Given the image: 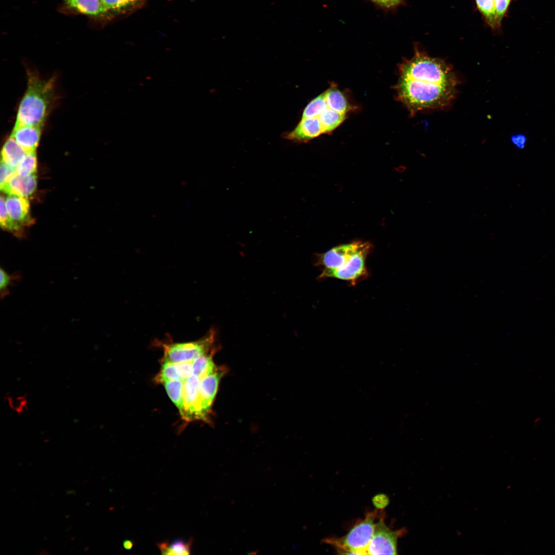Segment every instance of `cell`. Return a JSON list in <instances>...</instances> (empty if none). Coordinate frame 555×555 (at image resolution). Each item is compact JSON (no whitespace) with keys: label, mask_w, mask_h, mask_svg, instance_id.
<instances>
[{"label":"cell","mask_w":555,"mask_h":555,"mask_svg":"<svg viewBox=\"0 0 555 555\" xmlns=\"http://www.w3.org/2000/svg\"><path fill=\"white\" fill-rule=\"evenodd\" d=\"M456 85L439 84L401 77L397 86L399 99L411 113L447 106L454 99Z\"/></svg>","instance_id":"6da1fadb"},{"label":"cell","mask_w":555,"mask_h":555,"mask_svg":"<svg viewBox=\"0 0 555 555\" xmlns=\"http://www.w3.org/2000/svg\"><path fill=\"white\" fill-rule=\"evenodd\" d=\"M27 87L19 104L14 125L43 126L54 96L53 78L45 80L27 73Z\"/></svg>","instance_id":"7a4b0ae2"},{"label":"cell","mask_w":555,"mask_h":555,"mask_svg":"<svg viewBox=\"0 0 555 555\" xmlns=\"http://www.w3.org/2000/svg\"><path fill=\"white\" fill-rule=\"evenodd\" d=\"M401 77L439 84L457 85L451 67L442 60L417 51L400 66Z\"/></svg>","instance_id":"3957f363"},{"label":"cell","mask_w":555,"mask_h":555,"mask_svg":"<svg viewBox=\"0 0 555 555\" xmlns=\"http://www.w3.org/2000/svg\"><path fill=\"white\" fill-rule=\"evenodd\" d=\"M216 331L211 328L201 339L187 342H171L162 344L164 360L174 363L191 361L212 351L214 347Z\"/></svg>","instance_id":"277c9868"},{"label":"cell","mask_w":555,"mask_h":555,"mask_svg":"<svg viewBox=\"0 0 555 555\" xmlns=\"http://www.w3.org/2000/svg\"><path fill=\"white\" fill-rule=\"evenodd\" d=\"M375 514H368L346 535L334 543L348 554H366L367 547L375 530Z\"/></svg>","instance_id":"5b68a950"},{"label":"cell","mask_w":555,"mask_h":555,"mask_svg":"<svg viewBox=\"0 0 555 555\" xmlns=\"http://www.w3.org/2000/svg\"><path fill=\"white\" fill-rule=\"evenodd\" d=\"M371 248L370 244L365 242L345 265L335 270L322 273L320 277L333 278L355 283L358 280L367 275L365 262Z\"/></svg>","instance_id":"8992f818"},{"label":"cell","mask_w":555,"mask_h":555,"mask_svg":"<svg viewBox=\"0 0 555 555\" xmlns=\"http://www.w3.org/2000/svg\"><path fill=\"white\" fill-rule=\"evenodd\" d=\"M364 243L357 241L335 247L318 255L315 264L323 267L322 273L337 269L345 265Z\"/></svg>","instance_id":"52a82bcc"},{"label":"cell","mask_w":555,"mask_h":555,"mask_svg":"<svg viewBox=\"0 0 555 555\" xmlns=\"http://www.w3.org/2000/svg\"><path fill=\"white\" fill-rule=\"evenodd\" d=\"M400 531H393L380 521L375 525L373 537L366 554H396L397 542Z\"/></svg>","instance_id":"ba28073f"},{"label":"cell","mask_w":555,"mask_h":555,"mask_svg":"<svg viewBox=\"0 0 555 555\" xmlns=\"http://www.w3.org/2000/svg\"><path fill=\"white\" fill-rule=\"evenodd\" d=\"M200 380V378L192 374L183 380L184 414L182 418L186 420H206L200 403L199 396Z\"/></svg>","instance_id":"9c48e42d"},{"label":"cell","mask_w":555,"mask_h":555,"mask_svg":"<svg viewBox=\"0 0 555 555\" xmlns=\"http://www.w3.org/2000/svg\"><path fill=\"white\" fill-rule=\"evenodd\" d=\"M226 372V368L217 367L212 373L200 378L199 396L201 408L206 419L216 395L220 379Z\"/></svg>","instance_id":"30bf717a"},{"label":"cell","mask_w":555,"mask_h":555,"mask_svg":"<svg viewBox=\"0 0 555 555\" xmlns=\"http://www.w3.org/2000/svg\"><path fill=\"white\" fill-rule=\"evenodd\" d=\"M324 133L318 118L302 119L291 131L284 134L283 137L295 142H307Z\"/></svg>","instance_id":"8fae6325"},{"label":"cell","mask_w":555,"mask_h":555,"mask_svg":"<svg viewBox=\"0 0 555 555\" xmlns=\"http://www.w3.org/2000/svg\"><path fill=\"white\" fill-rule=\"evenodd\" d=\"M43 126L21 124L14 125L10 135L26 152L36 151Z\"/></svg>","instance_id":"7c38bea8"},{"label":"cell","mask_w":555,"mask_h":555,"mask_svg":"<svg viewBox=\"0 0 555 555\" xmlns=\"http://www.w3.org/2000/svg\"><path fill=\"white\" fill-rule=\"evenodd\" d=\"M8 215L18 228L30 222V205L28 198L16 195H8L6 198Z\"/></svg>","instance_id":"4fadbf2b"},{"label":"cell","mask_w":555,"mask_h":555,"mask_svg":"<svg viewBox=\"0 0 555 555\" xmlns=\"http://www.w3.org/2000/svg\"><path fill=\"white\" fill-rule=\"evenodd\" d=\"M36 188L35 174L21 176L16 173L4 186L1 191L8 195H16L28 198L35 191Z\"/></svg>","instance_id":"5bb4252c"},{"label":"cell","mask_w":555,"mask_h":555,"mask_svg":"<svg viewBox=\"0 0 555 555\" xmlns=\"http://www.w3.org/2000/svg\"><path fill=\"white\" fill-rule=\"evenodd\" d=\"M63 1L70 8L85 15L98 16L106 12L101 0H63Z\"/></svg>","instance_id":"9a60e30c"},{"label":"cell","mask_w":555,"mask_h":555,"mask_svg":"<svg viewBox=\"0 0 555 555\" xmlns=\"http://www.w3.org/2000/svg\"><path fill=\"white\" fill-rule=\"evenodd\" d=\"M26 152L11 137L5 141L1 151V161L16 167Z\"/></svg>","instance_id":"2e32d148"},{"label":"cell","mask_w":555,"mask_h":555,"mask_svg":"<svg viewBox=\"0 0 555 555\" xmlns=\"http://www.w3.org/2000/svg\"><path fill=\"white\" fill-rule=\"evenodd\" d=\"M193 538L191 537L188 541L182 539H176L170 544L166 540L157 544V546L162 554L185 555L191 553V547Z\"/></svg>","instance_id":"e0dca14e"},{"label":"cell","mask_w":555,"mask_h":555,"mask_svg":"<svg viewBox=\"0 0 555 555\" xmlns=\"http://www.w3.org/2000/svg\"><path fill=\"white\" fill-rule=\"evenodd\" d=\"M164 388L170 399L177 408L182 417L184 414V400L183 396V380H170L163 382Z\"/></svg>","instance_id":"ac0fdd59"},{"label":"cell","mask_w":555,"mask_h":555,"mask_svg":"<svg viewBox=\"0 0 555 555\" xmlns=\"http://www.w3.org/2000/svg\"><path fill=\"white\" fill-rule=\"evenodd\" d=\"M217 349L215 348L210 353L193 360L192 374L201 378L214 372L217 367L213 362V356Z\"/></svg>","instance_id":"d6986e66"},{"label":"cell","mask_w":555,"mask_h":555,"mask_svg":"<svg viewBox=\"0 0 555 555\" xmlns=\"http://www.w3.org/2000/svg\"><path fill=\"white\" fill-rule=\"evenodd\" d=\"M345 114H341L328 108L318 117L324 133L331 132L343 121Z\"/></svg>","instance_id":"ffe728a7"},{"label":"cell","mask_w":555,"mask_h":555,"mask_svg":"<svg viewBox=\"0 0 555 555\" xmlns=\"http://www.w3.org/2000/svg\"><path fill=\"white\" fill-rule=\"evenodd\" d=\"M328 106L334 111L341 114L346 113L347 103L344 95L339 90L330 88L324 92Z\"/></svg>","instance_id":"44dd1931"},{"label":"cell","mask_w":555,"mask_h":555,"mask_svg":"<svg viewBox=\"0 0 555 555\" xmlns=\"http://www.w3.org/2000/svg\"><path fill=\"white\" fill-rule=\"evenodd\" d=\"M475 2L478 9L488 25L492 29H498L494 0H475Z\"/></svg>","instance_id":"7402d4cb"},{"label":"cell","mask_w":555,"mask_h":555,"mask_svg":"<svg viewBox=\"0 0 555 555\" xmlns=\"http://www.w3.org/2000/svg\"><path fill=\"white\" fill-rule=\"evenodd\" d=\"M328 105L324 92L312 100L304 108L302 119L318 117L327 108Z\"/></svg>","instance_id":"603a6c76"},{"label":"cell","mask_w":555,"mask_h":555,"mask_svg":"<svg viewBox=\"0 0 555 555\" xmlns=\"http://www.w3.org/2000/svg\"><path fill=\"white\" fill-rule=\"evenodd\" d=\"M36 151L27 152L16 166V174L25 177L34 174L36 171Z\"/></svg>","instance_id":"cb8c5ba5"},{"label":"cell","mask_w":555,"mask_h":555,"mask_svg":"<svg viewBox=\"0 0 555 555\" xmlns=\"http://www.w3.org/2000/svg\"><path fill=\"white\" fill-rule=\"evenodd\" d=\"M0 273V294L2 300L9 295L10 287L20 282L22 279V275L20 271H15L11 274L9 273L2 267Z\"/></svg>","instance_id":"d4e9b609"},{"label":"cell","mask_w":555,"mask_h":555,"mask_svg":"<svg viewBox=\"0 0 555 555\" xmlns=\"http://www.w3.org/2000/svg\"><path fill=\"white\" fill-rule=\"evenodd\" d=\"M106 12H123L139 4L142 0H101Z\"/></svg>","instance_id":"484cf974"},{"label":"cell","mask_w":555,"mask_h":555,"mask_svg":"<svg viewBox=\"0 0 555 555\" xmlns=\"http://www.w3.org/2000/svg\"><path fill=\"white\" fill-rule=\"evenodd\" d=\"M157 379L160 382L170 380H182L179 375L176 363L163 360Z\"/></svg>","instance_id":"4316f807"},{"label":"cell","mask_w":555,"mask_h":555,"mask_svg":"<svg viewBox=\"0 0 555 555\" xmlns=\"http://www.w3.org/2000/svg\"><path fill=\"white\" fill-rule=\"evenodd\" d=\"M0 214V223L2 228L11 231H19L18 228L11 220L8 215L6 206V199L3 196L1 197Z\"/></svg>","instance_id":"83f0119b"},{"label":"cell","mask_w":555,"mask_h":555,"mask_svg":"<svg viewBox=\"0 0 555 555\" xmlns=\"http://www.w3.org/2000/svg\"><path fill=\"white\" fill-rule=\"evenodd\" d=\"M511 1V0H494L496 21L499 28L501 26L502 20L507 12Z\"/></svg>","instance_id":"f1b7e54d"},{"label":"cell","mask_w":555,"mask_h":555,"mask_svg":"<svg viewBox=\"0 0 555 555\" xmlns=\"http://www.w3.org/2000/svg\"><path fill=\"white\" fill-rule=\"evenodd\" d=\"M16 168L11 166L1 161V187L7 182L16 173Z\"/></svg>","instance_id":"f546056e"},{"label":"cell","mask_w":555,"mask_h":555,"mask_svg":"<svg viewBox=\"0 0 555 555\" xmlns=\"http://www.w3.org/2000/svg\"><path fill=\"white\" fill-rule=\"evenodd\" d=\"M192 361L176 363L179 375L182 380L192 374Z\"/></svg>","instance_id":"4dcf8cb0"},{"label":"cell","mask_w":555,"mask_h":555,"mask_svg":"<svg viewBox=\"0 0 555 555\" xmlns=\"http://www.w3.org/2000/svg\"><path fill=\"white\" fill-rule=\"evenodd\" d=\"M511 141L515 147L518 149H523L525 147L527 143V136L522 133L514 134L511 137Z\"/></svg>","instance_id":"1f68e13d"},{"label":"cell","mask_w":555,"mask_h":555,"mask_svg":"<svg viewBox=\"0 0 555 555\" xmlns=\"http://www.w3.org/2000/svg\"><path fill=\"white\" fill-rule=\"evenodd\" d=\"M382 7L390 8L399 4L402 0H371Z\"/></svg>","instance_id":"d6a6232c"},{"label":"cell","mask_w":555,"mask_h":555,"mask_svg":"<svg viewBox=\"0 0 555 555\" xmlns=\"http://www.w3.org/2000/svg\"><path fill=\"white\" fill-rule=\"evenodd\" d=\"M123 545L125 549L130 550L133 547L134 545V543L131 540H126L123 541Z\"/></svg>","instance_id":"836d02e7"}]
</instances>
